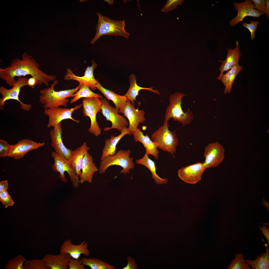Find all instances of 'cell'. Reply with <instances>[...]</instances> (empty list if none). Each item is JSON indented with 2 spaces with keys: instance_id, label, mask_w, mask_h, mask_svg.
I'll use <instances>...</instances> for the list:
<instances>
[{
  "instance_id": "6da1fadb",
  "label": "cell",
  "mask_w": 269,
  "mask_h": 269,
  "mask_svg": "<svg viewBox=\"0 0 269 269\" xmlns=\"http://www.w3.org/2000/svg\"><path fill=\"white\" fill-rule=\"evenodd\" d=\"M30 75L35 78L36 85L44 84L49 85V82L56 80L55 75H49L39 68L38 63L32 56L26 53L23 54L21 58L12 60L9 65L4 68H0V78L9 86L12 87L16 77H25Z\"/></svg>"
},
{
  "instance_id": "7a4b0ae2",
  "label": "cell",
  "mask_w": 269,
  "mask_h": 269,
  "mask_svg": "<svg viewBox=\"0 0 269 269\" xmlns=\"http://www.w3.org/2000/svg\"><path fill=\"white\" fill-rule=\"evenodd\" d=\"M58 82V80H56L50 87L40 90V95L39 97V102L43 105L45 110L54 107H59L61 106L67 107L69 101L67 98L73 97L74 94L81 86L79 84L74 88L57 91L55 90L54 87Z\"/></svg>"
},
{
  "instance_id": "3957f363",
  "label": "cell",
  "mask_w": 269,
  "mask_h": 269,
  "mask_svg": "<svg viewBox=\"0 0 269 269\" xmlns=\"http://www.w3.org/2000/svg\"><path fill=\"white\" fill-rule=\"evenodd\" d=\"M98 19L95 28L96 33L94 38L91 42V44L94 43L101 36L104 35L120 36L128 39L130 33L125 29L126 26L125 21L115 20L96 12Z\"/></svg>"
},
{
  "instance_id": "277c9868",
  "label": "cell",
  "mask_w": 269,
  "mask_h": 269,
  "mask_svg": "<svg viewBox=\"0 0 269 269\" xmlns=\"http://www.w3.org/2000/svg\"><path fill=\"white\" fill-rule=\"evenodd\" d=\"M186 95L183 93L179 92L170 95L169 104L165 111V120L168 121L172 118L173 121L182 124L183 126L192 122L194 119L192 112L188 110L184 112L182 108V99Z\"/></svg>"
},
{
  "instance_id": "5b68a950",
  "label": "cell",
  "mask_w": 269,
  "mask_h": 269,
  "mask_svg": "<svg viewBox=\"0 0 269 269\" xmlns=\"http://www.w3.org/2000/svg\"><path fill=\"white\" fill-rule=\"evenodd\" d=\"M169 127L168 121L164 120L163 125L152 134L151 137L157 148L170 153L174 158L179 140L175 131H170Z\"/></svg>"
},
{
  "instance_id": "8992f818",
  "label": "cell",
  "mask_w": 269,
  "mask_h": 269,
  "mask_svg": "<svg viewBox=\"0 0 269 269\" xmlns=\"http://www.w3.org/2000/svg\"><path fill=\"white\" fill-rule=\"evenodd\" d=\"M131 153L129 149H120L114 155L106 157L101 161L98 169L99 173L103 174L110 166L116 165L122 168L120 173L124 174H129L130 170L134 169L135 166L133 162L134 158L130 157Z\"/></svg>"
},
{
  "instance_id": "52a82bcc",
  "label": "cell",
  "mask_w": 269,
  "mask_h": 269,
  "mask_svg": "<svg viewBox=\"0 0 269 269\" xmlns=\"http://www.w3.org/2000/svg\"><path fill=\"white\" fill-rule=\"evenodd\" d=\"M51 155L54 160L52 169L54 171L59 173V178L63 182L67 183V179L64 173L67 172L73 188L76 189L79 188L80 183L79 177L76 174L69 160L66 159L55 152H52Z\"/></svg>"
},
{
  "instance_id": "ba28073f",
  "label": "cell",
  "mask_w": 269,
  "mask_h": 269,
  "mask_svg": "<svg viewBox=\"0 0 269 269\" xmlns=\"http://www.w3.org/2000/svg\"><path fill=\"white\" fill-rule=\"evenodd\" d=\"M28 78L25 77H18L14 85L9 89L3 86L0 87V93L2 97L0 99V108L2 111L4 110L5 102L9 100H14L20 103V107L22 109L28 111L32 107L31 104H26L23 103L19 99V96L21 88L28 86Z\"/></svg>"
},
{
  "instance_id": "9c48e42d",
  "label": "cell",
  "mask_w": 269,
  "mask_h": 269,
  "mask_svg": "<svg viewBox=\"0 0 269 269\" xmlns=\"http://www.w3.org/2000/svg\"><path fill=\"white\" fill-rule=\"evenodd\" d=\"M101 102L99 98H85L82 101V112L84 116L88 117L91 120V125L88 132L96 136L101 134V130L96 120L97 113L101 110Z\"/></svg>"
},
{
  "instance_id": "30bf717a",
  "label": "cell",
  "mask_w": 269,
  "mask_h": 269,
  "mask_svg": "<svg viewBox=\"0 0 269 269\" xmlns=\"http://www.w3.org/2000/svg\"><path fill=\"white\" fill-rule=\"evenodd\" d=\"M100 100L102 113L106 117V120L110 121L112 123L111 127L105 128L104 131H107L113 129H116L121 132L124 127L128 125L129 122L123 116L119 114V111L115 108L111 106L105 98H102Z\"/></svg>"
},
{
  "instance_id": "8fae6325",
  "label": "cell",
  "mask_w": 269,
  "mask_h": 269,
  "mask_svg": "<svg viewBox=\"0 0 269 269\" xmlns=\"http://www.w3.org/2000/svg\"><path fill=\"white\" fill-rule=\"evenodd\" d=\"M225 150L222 145L218 142L210 143L207 145L204 152L205 160L202 163L205 169L218 166L224 158Z\"/></svg>"
},
{
  "instance_id": "7c38bea8",
  "label": "cell",
  "mask_w": 269,
  "mask_h": 269,
  "mask_svg": "<svg viewBox=\"0 0 269 269\" xmlns=\"http://www.w3.org/2000/svg\"><path fill=\"white\" fill-rule=\"evenodd\" d=\"M82 105V104L77 105L70 109L57 107L45 110L44 114L48 116L49 118L47 127H53L61 123L63 120L67 119H70L78 123H79V120L72 117V115L74 111L79 109Z\"/></svg>"
},
{
  "instance_id": "4fadbf2b",
  "label": "cell",
  "mask_w": 269,
  "mask_h": 269,
  "mask_svg": "<svg viewBox=\"0 0 269 269\" xmlns=\"http://www.w3.org/2000/svg\"><path fill=\"white\" fill-rule=\"evenodd\" d=\"M118 112L122 113L123 116L128 119L129 126L128 128L132 134L138 128L139 123H143L146 121L144 111L135 109L128 100L126 104L119 109Z\"/></svg>"
},
{
  "instance_id": "5bb4252c",
  "label": "cell",
  "mask_w": 269,
  "mask_h": 269,
  "mask_svg": "<svg viewBox=\"0 0 269 269\" xmlns=\"http://www.w3.org/2000/svg\"><path fill=\"white\" fill-rule=\"evenodd\" d=\"M233 5L235 9L237 10L238 14L229 22V24L232 27L243 21L246 16L259 17L264 14L254 8L253 3L251 0H246L240 3L234 2Z\"/></svg>"
},
{
  "instance_id": "9a60e30c",
  "label": "cell",
  "mask_w": 269,
  "mask_h": 269,
  "mask_svg": "<svg viewBox=\"0 0 269 269\" xmlns=\"http://www.w3.org/2000/svg\"><path fill=\"white\" fill-rule=\"evenodd\" d=\"M205 169L202 163L199 162L180 168L178 171V176L183 181L194 184L201 180Z\"/></svg>"
},
{
  "instance_id": "2e32d148",
  "label": "cell",
  "mask_w": 269,
  "mask_h": 269,
  "mask_svg": "<svg viewBox=\"0 0 269 269\" xmlns=\"http://www.w3.org/2000/svg\"><path fill=\"white\" fill-rule=\"evenodd\" d=\"M92 65L87 66L85 69L84 75L81 76L75 75L69 68L67 69V72L64 78L65 80H73L78 81L80 85H86L88 86L92 90L96 89L95 85L97 83L98 80H96L94 76V71L97 65L93 60L92 61Z\"/></svg>"
},
{
  "instance_id": "e0dca14e",
  "label": "cell",
  "mask_w": 269,
  "mask_h": 269,
  "mask_svg": "<svg viewBox=\"0 0 269 269\" xmlns=\"http://www.w3.org/2000/svg\"><path fill=\"white\" fill-rule=\"evenodd\" d=\"M53 128V129L49 132L51 141V145L54 149L56 153L66 159L69 160L72 151L67 148L63 143L62 138L63 130L61 127V123Z\"/></svg>"
},
{
  "instance_id": "ac0fdd59",
  "label": "cell",
  "mask_w": 269,
  "mask_h": 269,
  "mask_svg": "<svg viewBox=\"0 0 269 269\" xmlns=\"http://www.w3.org/2000/svg\"><path fill=\"white\" fill-rule=\"evenodd\" d=\"M45 143H38L29 139H25L13 145L8 157L17 160L23 157L30 151L44 146Z\"/></svg>"
},
{
  "instance_id": "d6986e66",
  "label": "cell",
  "mask_w": 269,
  "mask_h": 269,
  "mask_svg": "<svg viewBox=\"0 0 269 269\" xmlns=\"http://www.w3.org/2000/svg\"><path fill=\"white\" fill-rule=\"evenodd\" d=\"M87 242L85 241L80 244L76 245L73 244L70 239L64 241L60 248V253L68 254L72 258L77 259L81 255H84L86 257L90 255L88 249Z\"/></svg>"
},
{
  "instance_id": "ffe728a7",
  "label": "cell",
  "mask_w": 269,
  "mask_h": 269,
  "mask_svg": "<svg viewBox=\"0 0 269 269\" xmlns=\"http://www.w3.org/2000/svg\"><path fill=\"white\" fill-rule=\"evenodd\" d=\"M227 54L226 59L223 61H220L221 62L219 70L220 73L217 77L219 80L223 73L227 71L233 66L239 64V61L241 55L239 43L237 40L236 41V47L234 49L231 48L227 49Z\"/></svg>"
},
{
  "instance_id": "44dd1931",
  "label": "cell",
  "mask_w": 269,
  "mask_h": 269,
  "mask_svg": "<svg viewBox=\"0 0 269 269\" xmlns=\"http://www.w3.org/2000/svg\"><path fill=\"white\" fill-rule=\"evenodd\" d=\"M71 258L67 253H60L57 255L47 254L42 259L49 269H68Z\"/></svg>"
},
{
  "instance_id": "7402d4cb",
  "label": "cell",
  "mask_w": 269,
  "mask_h": 269,
  "mask_svg": "<svg viewBox=\"0 0 269 269\" xmlns=\"http://www.w3.org/2000/svg\"><path fill=\"white\" fill-rule=\"evenodd\" d=\"M128 128L125 127L121 133L117 136L112 135L109 138H107L105 141V145L102 149L101 160H102L106 157L114 155L116 153V146L119 142L126 134L131 135Z\"/></svg>"
},
{
  "instance_id": "603a6c76",
  "label": "cell",
  "mask_w": 269,
  "mask_h": 269,
  "mask_svg": "<svg viewBox=\"0 0 269 269\" xmlns=\"http://www.w3.org/2000/svg\"><path fill=\"white\" fill-rule=\"evenodd\" d=\"M81 170V174L79 176L80 183L82 184L85 182L91 183L94 173L98 169L93 162L92 156L88 152L86 153L83 158Z\"/></svg>"
},
{
  "instance_id": "cb8c5ba5",
  "label": "cell",
  "mask_w": 269,
  "mask_h": 269,
  "mask_svg": "<svg viewBox=\"0 0 269 269\" xmlns=\"http://www.w3.org/2000/svg\"><path fill=\"white\" fill-rule=\"evenodd\" d=\"M135 142H139L145 147L146 153L153 155L156 160L158 158L159 152L156 144L150 139L147 134L144 135L139 128L133 133Z\"/></svg>"
},
{
  "instance_id": "d4e9b609",
  "label": "cell",
  "mask_w": 269,
  "mask_h": 269,
  "mask_svg": "<svg viewBox=\"0 0 269 269\" xmlns=\"http://www.w3.org/2000/svg\"><path fill=\"white\" fill-rule=\"evenodd\" d=\"M90 149L85 142L80 147L72 151L71 156L69 161L75 172L80 176L82 162L84 157Z\"/></svg>"
},
{
  "instance_id": "484cf974",
  "label": "cell",
  "mask_w": 269,
  "mask_h": 269,
  "mask_svg": "<svg viewBox=\"0 0 269 269\" xmlns=\"http://www.w3.org/2000/svg\"><path fill=\"white\" fill-rule=\"evenodd\" d=\"M97 88L109 100H112L114 103L115 108L119 111L126 104L128 99L125 95L121 96L116 93L112 90L104 88L98 81L95 85Z\"/></svg>"
},
{
  "instance_id": "4316f807",
  "label": "cell",
  "mask_w": 269,
  "mask_h": 269,
  "mask_svg": "<svg viewBox=\"0 0 269 269\" xmlns=\"http://www.w3.org/2000/svg\"><path fill=\"white\" fill-rule=\"evenodd\" d=\"M136 77L134 74H132L129 77L130 85L129 88L125 96L131 102L132 104L134 106L135 103L134 100H136V98L139 94V91L141 90H148L154 93L160 95V92L158 90L153 89V87L144 88L139 86L136 82Z\"/></svg>"
},
{
  "instance_id": "83f0119b",
  "label": "cell",
  "mask_w": 269,
  "mask_h": 269,
  "mask_svg": "<svg viewBox=\"0 0 269 269\" xmlns=\"http://www.w3.org/2000/svg\"><path fill=\"white\" fill-rule=\"evenodd\" d=\"M242 69V66L239 64L236 65L226 73L223 74L219 79V80H221L225 86L224 94L230 93L236 77Z\"/></svg>"
},
{
  "instance_id": "f1b7e54d",
  "label": "cell",
  "mask_w": 269,
  "mask_h": 269,
  "mask_svg": "<svg viewBox=\"0 0 269 269\" xmlns=\"http://www.w3.org/2000/svg\"><path fill=\"white\" fill-rule=\"evenodd\" d=\"M136 163L144 165L148 168L152 174V178L154 180L156 183L159 185L166 184L168 180L167 178H162L159 177L156 172V168L154 162L148 157L145 153L141 158L137 160Z\"/></svg>"
},
{
  "instance_id": "f546056e",
  "label": "cell",
  "mask_w": 269,
  "mask_h": 269,
  "mask_svg": "<svg viewBox=\"0 0 269 269\" xmlns=\"http://www.w3.org/2000/svg\"><path fill=\"white\" fill-rule=\"evenodd\" d=\"M267 246L265 252L257 256L254 260H246L252 269H269V249Z\"/></svg>"
},
{
  "instance_id": "4dcf8cb0",
  "label": "cell",
  "mask_w": 269,
  "mask_h": 269,
  "mask_svg": "<svg viewBox=\"0 0 269 269\" xmlns=\"http://www.w3.org/2000/svg\"><path fill=\"white\" fill-rule=\"evenodd\" d=\"M85 266L89 267L91 269H115V266L107 262L95 258L83 257L81 259Z\"/></svg>"
},
{
  "instance_id": "1f68e13d",
  "label": "cell",
  "mask_w": 269,
  "mask_h": 269,
  "mask_svg": "<svg viewBox=\"0 0 269 269\" xmlns=\"http://www.w3.org/2000/svg\"><path fill=\"white\" fill-rule=\"evenodd\" d=\"M90 87L86 85H81L79 88L74 94V96L70 101L72 104L76 102L80 98H102V96L99 94L92 92L89 88Z\"/></svg>"
},
{
  "instance_id": "d6a6232c",
  "label": "cell",
  "mask_w": 269,
  "mask_h": 269,
  "mask_svg": "<svg viewBox=\"0 0 269 269\" xmlns=\"http://www.w3.org/2000/svg\"><path fill=\"white\" fill-rule=\"evenodd\" d=\"M251 267L244 258L242 254L235 255V258L232 260L227 269H250Z\"/></svg>"
},
{
  "instance_id": "836d02e7",
  "label": "cell",
  "mask_w": 269,
  "mask_h": 269,
  "mask_svg": "<svg viewBox=\"0 0 269 269\" xmlns=\"http://www.w3.org/2000/svg\"><path fill=\"white\" fill-rule=\"evenodd\" d=\"M25 258L19 255L9 260L5 265V269H23L24 264L25 262Z\"/></svg>"
},
{
  "instance_id": "e575fe53",
  "label": "cell",
  "mask_w": 269,
  "mask_h": 269,
  "mask_svg": "<svg viewBox=\"0 0 269 269\" xmlns=\"http://www.w3.org/2000/svg\"><path fill=\"white\" fill-rule=\"evenodd\" d=\"M23 269H49L42 259L26 260L23 266Z\"/></svg>"
},
{
  "instance_id": "d590c367",
  "label": "cell",
  "mask_w": 269,
  "mask_h": 269,
  "mask_svg": "<svg viewBox=\"0 0 269 269\" xmlns=\"http://www.w3.org/2000/svg\"><path fill=\"white\" fill-rule=\"evenodd\" d=\"M184 0H168L161 10L163 12H168L176 8L179 5H182L184 2Z\"/></svg>"
},
{
  "instance_id": "8d00e7d4",
  "label": "cell",
  "mask_w": 269,
  "mask_h": 269,
  "mask_svg": "<svg viewBox=\"0 0 269 269\" xmlns=\"http://www.w3.org/2000/svg\"><path fill=\"white\" fill-rule=\"evenodd\" d=\"M13 145L8 144L7 142L3 139H0V157H8Z\"/></svg>"
},
{
  "instance_id": "74e56055",
  "label": "cell",
  "mask_w": 269,
  "mask_h": 269,
  "mask_svg": "<svg viewBox=\"0 0 269 269\" xmlns=\"http://www.w3.org/2000/svg\"><path fill=\"white\" fill-rule=\"evenodd\" d=\"M0 201L5 208L12 206L14 203L7 190L0 193Z\"/></svg>"
},
{
  "instance_id": "f35d334b",
  "label": "cell",
  "mask_w": 269,
  "mask_h": 269,
  "mask_svg": "<svg viewBox=\"0 0 269 269\" xmlns=\"http://www.w3.org/2000/svg\"><path fill=\"white\" fill-rule=\"evenodd\" d=\"M250 23H247L245 22L242 24L243 26L245 28H247L250 33V39L253 40L255 38V34L257 26L259 23V21H253L249 20Z\"/></svg>"
},
{
  "instance_id": "ab89813d",
  "label": "cell",
  "mask_w": 269,
  "mask_h": 269,
  "mask_svg": "<svg viewBox=\"0 0 269 269\" xmlns=\"http://www.w3.org/2000/svg\"><path fill=\"white\" fill-rule=\"evenodd\" d=\"M85 266L83 264L81 259H77L71 258L68 265L69 269H86Z\"/></svg>"
},
{
  "instance_id": "60d3db41",
  "label": "cell",
  "mask_w": 269,
  "mask_h": 269,
  "mask_svg": "<svg viewBox=\"0 0 269 269\" xmlns=\"http://www.w3.org/2000/svg\"><path fill=\"white\" fill-rule=\"evenodd\" d=\"M254 8L264 14L265 12L266 1L265 0H252Z\"/></svg>"
},
{
  "instance_id": "b9f144b4",
  "label": "cell",
  "mask_w": 269,
  "mask_h": 269,
  "mask_svg": "<svg viewBox=\"0 0 269 269\" xmlns=\"http://www.w3.org/2000/svg\"><path fill=\"white\" fill-rule=\"evenodd\" d=\"M128 263L127 265L122 269H137L138 266L134 258L128 257L127 258Z\"/></svg>"
},
{
  "instance_id": "7bdbcfd3",
  "label": "cell",
  "mask_w": 269,
  "mask_h": 269,
  "mask_svg": "<svg viewBox=\"0 0 269 269\" xmlns=\"http://www.w3.org/2000/svg\"><path fill=\"white\" fill-rule=\"evenodd\" d=\"M259 228L261 231L262 234L267 239L268 242V245H269V228L268 226L267 227L264 225H263L262 227L260 226Z\"/></svg>"
},
{
  "instance_id": "ee69618b",
  "label": "cell",
  "mask_w": 269,
  "mask_h": 269,
  "mask_svg": "<svg viewBox=\"0 0 269 269\" xmlns=\"http://www.w3.org/2000/svg\"><path fill=\"white\" fill-rule=\"evenodd\" d=\"M8 181L7 180L1 181L0 182V193L7 190L8 187Z\"/></svg>"
},
{
  "instance_id": "f6af8a7d",
  "label": "cell",
  "mask_w": 269,
  "mask_h": 269,
  "mask_svg": "<svg viewBox=\"0 0 269 269\" xmlns=\"http://www.w3.org/2000/svg\"><path fill=\"white\" fill-rule=\"evenodd\" d=\"M36 79L33 77H31L28 79V86L33 88L35 85H36Z\"/></svg>"
},
{
  "instance_id": "bcb514c9",
  "label": "cell",
  "mask_w": 269,
  "mask_h": 269,
  "mask_svg": "<svg viewBox=\"0 0 269 269\" xmlns=\"http://www.w3.org/2000/svg\"><path fill=\"white\" fill-rule=\"evenodd\" d=\"M266 7L265 14L266 15L268 19H269V0H265Z\"/></svg>"
},
{
  "instance_id": "7dc6e473",
  "label": "cell",
  "mask_w": 269,
  "mask_h": 269,
  "mask_svg": "<svg viewBox=\"0 0 269 269\" xmlns=\"http://www.w3.org/2000/svg\"><path fill=\"white\" fill-rule=\"evenodd\" d=\"M262 204L265 208H266L269 211V204L268 202H266L265 198H263L262 201Z\"/></svg>"
},
{
  "instance_id": "c3c4849f",
  "label": "cell",
  "mask_w": 269,
  "mask_h": 269,
  "mask_svg": "<svg viewBox=\"0 0 269 269\" xmlns=\"http://www.w3.org/2000/svg\"><path fill=\"white\" fill-rule=\"evenodd\" d=\"M105 1L110 5H112L114 3V1L113 0H105Z\"/></svg>"
}]
</instances>
